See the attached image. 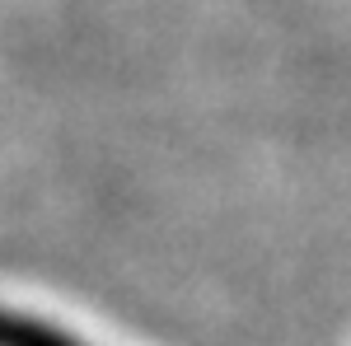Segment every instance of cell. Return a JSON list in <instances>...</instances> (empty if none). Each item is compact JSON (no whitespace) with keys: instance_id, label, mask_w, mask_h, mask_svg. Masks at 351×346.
I'll return each mask as SVG.
<instances>
[{"instance_id":"6da1fadb","label":"cell","mask_w":351,"mask_h":346,"mask_svg":"<svg viewBox=\"0 0 351 346\" xmlns=\"http://www.w3.org/2000/svg\"><path fill=\"white\" fill-rule=\"evenodd\" d=\"M0 346H80V342L47 328V323H33L24 314H5L0 309Z\"/></svg>"}]
</instances>
